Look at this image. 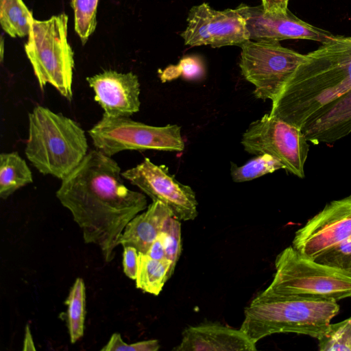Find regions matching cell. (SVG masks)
<instances>
[{
    "label": "cell",
    "mask_w": 351,
    "mask_h": 351,
    "mask_svg": "<svg viewBox=\"0 0 351 351\" xmlns=\"http://www.w3.org/2000/svg\"><path fill=\"white\" fill-rule=\"evenodd\" d=\"M118 163L95 149L62 180L56 191L72 215L86 243L97 245L106 262L112 261L124 228L147 208L146 196L125 184Z\"/></svg>",
    "instance_id": "obj_1"
},
{
    "label": "cell",
    "mask_w": 351,
    "mask_h": 351,
    "mask_svg": "<svg viewBox=\"0 0 351 351\" xmlns=\"http://www.w3.org/2000/svg\"><path fill=\"white\" fill-rule=\"evenodd\" d=\"M350 90L351 37L333 35L304 55L269 114L301 129L317 110Z\"/></svg>",
    "instance_id": "obj_2"
},
{
    "label": "cell",
    "mask_w": 351,
    "mask_h": 351,
    "mask_svg": "<svg viewBox=\"0 0 351 351\" xmlns=\"http://www.w3.org/2000/svg\"><path fill=\"white\" fill-rule=\"evenodd\" d=\"M339 311L336 301L261 293L245 308L240 329L255 343L285 332L318 339Z\"/></svg>",
    "instance_id": "obj_3"
},
{
    "label": "cell",
    "mask_w": 351,
    "mask_h": 351,
    "mask_svg": "<svg viewBox=\"0 0 351 351\" xmlns=\"http://www.w3.org/2000/svg\"><path fill=\"white\" fill-rule=\"evenodd\" d=\"M25 154L43 175L62 180L88 154L84 130L73 119L37 106L29 113Z\"/></svg>",
    "instance_id": "obj_4"
},
{
    "label": "cell",
    "mask_w": 351,
    "mask_h": 351,
    "mask_svg": "<svg viewBox=\"0 0 351 351\" xmlns=\"http://www.w3.org/2000/svg\"><path fill=\"white\" fill-rule=\"evenodd\" d=\"M273 280L262 294L338 301L351 298V271L306 256L293 246L275 260Z\"/></svg>",
    "instance_id": "obj_5"
},
{
    "label": "cell",
    "mask_w": 351,
    "mask_h": 351,
    "mask_svg": "<svg viewBox=\"0 0 351 351\" xmlns=\"http://www.w3.org/2000/svg\"><path fill=\"white\" fill-rule=\"evenodd\" d=\"M67 25L64 13L45 21L34 19L25 51L41 90L49 84L70 101L74 59L67 40Z\"/></svg>",
    "instance_id": "obj_6"
},
{
    "label": "cell",
    "mask_w": 351,
    "mask_h": 351,
    "mask_svg": "<svg viewBox=\"0 0 351 351\" xmlns=\"http://www.w3.org/2000/svg\"><path fill=\"white\" fill-rule=\"evenodd\" d=\"M88 132L96 149L110 157L124 150L182 152L185 147L177 124L152 126L129 117L103 114Z\"/></svg>",
    "instance_id": "obj_7"
},
{
    "label": "cell",
    "mask_w": 351,
    "mask_h": 351,
    "mask_svg": "<svg viewBox=\"0 0 351 351\" xmlns=\"http://www.w3.org/2000/svg\"><path fill=\"white\" fill-rule=\"evenodd\" d=\"M241 48V74L254 86V97L263 101L276 97L304 58L277 40H250Z\"/></svg>",
    "instance_id": "obj_8"
},
{
    "label": "cell",
    "mask_w": 351,
    "mask_h": 351,
    "mask_svg": "<svg viewBox=\"0 0 351 351\" xmlns=\"http://www.w3.org/2000/svg\"><path fill=\"white\" fill-rule=\"evenodd\" d=\"M241 143L248 154H269L287 171L304 178L309 145L301 129L265 114L249 125Z\"/></svg>",
    "instance_id": "obj_9"
},
{
    "label": "cell",
    "mask_w": 351,
    "mask_h": 351,
    "mask_svg": "<svg viewBox=\"0 0 351 351\" xmlns=\"http://www.w3.org/2000/svg\"><path fill=\"white\" fill-rule=\"evenodd\" d=\"M180 36L189 47H241L250 40L246 21L237 8L217 10L206 2L191 7Z\"/></svg>",
    "instance_id": "obj_10"
},
{
    "label": "cell",
    "mask_w": 351,
    "mask_h": 351,
    "mask_svg": "<svg viewBox=\"0 0 351 351\" xmlns=\"http://www.w3.org/2000/svg\"><path fill=\"white\" fill-rule=\"evenodd\" d=\"M123 178L137 186L152 201H159L180 221L194 220L197 201L192 188L176 180L169 168L154 164L148 158L121 173Z\"/></svg>",
    "instance_id": "obj_11"
},
{
    "label": "cell",
    "mask_w": 351,
    "mask_h": 351,
    "mask_svg": "<svg viewBox=\"0 0 351 351\" xmlns=\"http://www.w3.org/2000/svg\"><path fill=\"white\" fill-rule=\"evenodd\" d=\"M351 236V195L328 203L295 234L292 246L315 259Z\"/></svg>",
    "instance_id": "obj_12"
},
{
    "label": "cell",
    "mask_w": 351,
    "mask_h": 351,
    "mask_svg": "<svg viewBox=\"0 0 351 351\" xmlns=\"http://www.w3.org/2000/svg\"><path fill=\"white\" fill-rule=\"evenodd\" d=\"M244 16L252 40L304 39L323 43L333 36L297 17L291 11L265 12L262 5L244 3L236 8Z\"/></svg>",
    "instance_id": "obj_13"
},
{
    "label": "cell",
    "mask_w": 351,
    "mask_h": 351,
    "mask_svg": "<svg viewBox=\"0 0 351 351\" xmlns=\"http://www.w3.org/2000/svg\"><path fill=\"white\" fill-rule=\"evenodd\" d=\"M95 93V100L104 114L113 117H130L140 110V83L132 72L119 73L106 70L86 77Z\"/></svg>",
    "instance_id": "obj_14"
},
{
    "label": "cell",
    "mask_w": 351,
    "mask_h": 351,
    "mask_svg": "<svg viewBox=\"0 0 351 351\" xmlns=\"http://www.w3.org/2000/svg\"><path fill=\"white\" fill-rule=\"evenodd\" d=\"M252 341L241 329L219 323H206L184 328L176 351L256 350Z\"/></svg>",
    "instance_id": "obj_15"
},
{
    "label": "cell",
    "mask_w": 351,
    "mask_h": 351,
    "mask_svg": "<svg viewBox=\"0 0 351 351\" xmlns=\"http://www.w3.org/2000/svg\"><path fill=\"white\" fill-rule=\"evenodd\" d=\"M301 130L315 145L331 143L351 133V90L317 110Z\"/></svg>",
    "instance_id": "obj_16"
},
{
    "label": "cell",
    "mask_w": 351,
    "mask_h": 351,
    "mask_svg": "<svg viewBox=\"0 0 351 351\" xmlns=\"http://www.w3.org/2000/svg\"><path fill=\"white\" fill-rule=\"evenodd\" d=\"M171 216L172 213L165 204L152 201L145 211L138 213L128 222L119 244L123 247H134L138 252L146 254L160 233L165 221Z\"/></svg>",
    "instance_id": "obj_17"
},
{
    "label": "cell",
    "mask_w": 351,
    "mask_h": 351,
    "mask_svg": "<svg viewBox=\"0 0 351 351\" xmlns=\"http://www.w3.org/2000/svg\"><path fill=\"white\" fill-rule=\"evenodd\" d=\"M173 271L168 259L156 260L138 252L136 287L144 292L158 295Z\"/></svg>",
    "instance_id": "obj_18"
},
{
    "label": "cell",
    "mask_w": 351,
    "mask_h": 351,
    "mask_svg": "<svg viewBox=\"0 0 351 351\" xmlns=\"http://www.w3.org/2000/svg\"><path fill=\"white\" fill-rule=\"evenodd\" d=\"M33 182L32 173L18 152L0 155V197L7 199L20 188Z\"/></svg>",
    "instance_id": "obj_19"
},
{
    "label": "cell",
    "mask_w": 351,
    "mask_h": 351,
    "mask_svg": "<svg viewBox=\"0 0 351 351\" xmlns=\"http://www.w3.org/2000/svg\"><path fill=\"white\" fill-rule=\"evenodd\" d=\"M33 19L32 12L23 0H0V23L10 36L29 35Z\"/></svg>",
    "instance_id": "obj_20"
},
{
    "label": "cell",
    "mask_w": 351,
    "mask_h": 351,
    "mask_svg": "<svg viewBox=\"0 0 351 351\" xmlns=\"http://www.w3.org/2000/svg\"><path fill=\"white\" fill-rule=\"evenodd\" d=\"M66 304L67 327L71 342L74 343L83 336L84 330L86 288L82 278L75 279Z\"/></svg>",
    "instance_id": "obj_21"
},
{
    "label": "cell",
    "mask_w": 351,
    "mask_h": 351,
    "mask_svg": "<svg viewBox=\"0 0 351 351\" xmlns=\"http://www.w3.org/2000/svg\"><path fill=\"white\" fill-rule=\"evenodd\" d=\"M230 165V175L235 182L250 181L284 169L283 165L276 158L267 154L256 156L241 166L232 162Z\"/></svg>",
    "instance_id": "obj_22"
},
{
    "label": "cell",
    "mask_w": 351,
    "mask_h": 351,
    "mask_svg": "<svg viewBox=\"0 0 351 351\" xmlns=\"http://www.w3.org/2000/svg\"><path fill=\"white\" fill-rule=\"evenodd\" d=\"M98 2L99 0H71L75 31L83 45L95 30Z\"/></svg>",
    "instance_id": "obj_23"
},
{
    "label": "cell",
    "mask_w": 351,
    "mask_h": 351,
    "mask_svg": "<svg viewBox=\"0 0 351 351\" xmlns=\"http://www.w3.org/2000/svg\"><path fill=\"white\" fill-rule=\"evenodd\" d=\"M317 339L320 351H351V316L330 324Z\"/></svg>",
    "instance_id": "obj_24"
},
{
    "label": "cell",
    "mask_w": 351,
    "mask_h": 351,
    "mask_svg": "<svg viewBox=\"0 0 351 351\" xmlns=\"http://www.w3.org/2000/svg\"><path fill=\"white\" fill-rule=\"evenodd\" d=\"M160 234L163 239L166 258L168 259L173 269L181 254V224L180 221L169 217L165 222Z\"/></svg>",
    "instance_id": "obj_25"
},
{
    "label": "cell",
    "mask_w": 351,
    "mask_h": 351,
    "mask_svg": "<svg viewBox=\"0 0 351 351\" xmlns=\"http://www.w3.org/2000/svg\"><path fill=\"white\" fill-rule=\"evenodd\" d=\"M314 260L322 264L351 271V236L326 250Z\"/></svg>",
    "instance_id": "obj_26"
},
{
    "label": "cell",
    "mask_w": 351,
    "mask_h": 351,
    "mask_svg": "<svg viewBox=\"0 0 351 351\" xmlns=\"http://www.w3.org/2000/svg\"><path fill=\"white\" fill-rule=\"evenodd\" d=\"M160 344L157 339L141 341L133 343L123 341L119 333H113L101 351H157Z\"/></svg>",
    "instance_id": "obj_27"
},
{
    "label": "cell",
    "mask_w": 351,
    "mask_h": 351,
    "mask_svg": "<svg viewBox=\"0 0 351 351\" xmlns=\"http://www.w3.org/2000/svg\"><path fill=\"white\" fill-rule=\"evenodd\" d=\"M138 252L132 246H124L123 253V272L129 278L136 279L138 269Z\"/></svg>",
    "instance_id": "obj_28"
},
{
    "label": "cell",
    "mask_w": 351,
    "mask_h": 351,
    "mask_svg": "<svg viewBox=\"0 0 351 351\" xmlns=\"http://www.w3.org/2000/svg\"><path fill=\"white\" fill-rule=\"evenodd\" d=\"M180 69L182 75L188 79L195 78L201 73V67L191 58L183 59L180 62Z\"/></svg>",
    "instance_id": "obj_29"
},
{
    "label": "cell",
    "mask_w": 351,
    "mask_h": 351,
    "mask_svg": "<svg viewBox=\"0 0 351 351\" xmlns=\"http://www.w3.org/2000/svg\"><path fill=\"white\" fill-rule=\"evenodd\" d=\"M146 254L156 260L160 261L166 258L163 239L160 233L152 243Z\"/></svg>",
    "instance_id": "obj_30"
},
{
    "label": "cell",
    "mask_w": 351,
    "mask_h": 351,
    "mask_svg": "<svg viewBox=\"0 0 351 351\" xmlns=\"http://www.w3.org/2000/svg\"><path fill=\"white\" fill-rule=\"evenodd\" d=\"M289 0H261L263 10L267 12L288 10Z\"/></svg>",
    "instance_id": "obj_31"
},
{
    "label": "cell",
    "mask_w": 351,
    "mask_h": 351,
    "mask_svg": "<svg viewBox=\"0 0 351 351\" xmlns=\"http://www.w3.org/2000/svg\"><path fill=\"white\" fill-rule=\"evenodd\" d=\"M23 350H35L34 343L31 334L29 324L26 325L25 339L23 343Z\"/></svg>",
    "instance_id": "obj_32"
}]
</instances>
